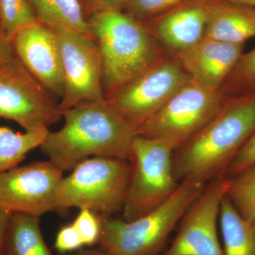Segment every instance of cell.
Masks as SVG:
<instances>
[{
  "label": "cell",
  "mask_w": 255,
  "mask_h": 255,
  "mask_svg": "<svg viewBox=\"0 0 255 255\" xmlns=\"http://www.w3.org/2000/svg\"><path fill=\"white\" fill-rule=\"evenodd\" d=\"M63 127L48 132L41 148L60 170L94 157L130 160L137 126L107 100L83 102L62 111Z\"/></svg>",
  "instance_id": "6da1fadb"
},
{
  "label": "cell",
  "mask_w": 255,
  "mask_h": 255,
  "mask_svg": "<svg viewBox=\"0 0 255 255\" xmlns=\"http://www.w3.org/2000/svg\"><path fill=\"white\" fill-rule=\"evenodd\" d=\"M255 131V93L226 97L218 115L173 151L174 177L179 182L191 179L208 183L225 176Z\"/></svg>",
  "instance_id": "7a4b0ae2"
},
{
  "label": "cell",
  "mask_w": 255,
  "mask_h": 255,
  "mask_svg": "<svg viewBox=\"0 0 255 255\" xmlns=\"http://www.w3.org/2000/svg\"><path fill=\"white\" fill-rule=\"evenodd\" d=\"M87 23L100 50L105 100L169 55L141 22L124 11L97 13Z\"/></svg>",
  "instance_id": "3957f363"
},
{
  "label": "cell",
  "mask_w": 255,
  "mask_h": 255,
  "mask_svg": "<svg viewBox=\"0 0 255 255\" xmlns=\"http://www.w3.org/2000/svg\"><path fill=\"white\" fill-rule=\"evenodd\" d=\"M207 183L185 179L157 209L132 221L102 218L101 250L107 255H157Z\"/></svg>",
  "instance_id": "277c9868"
},
{
  "label": "cell",
  "mask_w": 255,
  "mask_h": 255,
  "mask_svg": "<svg viewBox=\"0 0 255 255\" xmlns=\"http://www.w3.org/2000/svg\"><path fill=\"white\" fill-rule=\"evenodd\" d=\"M130 173L129 161L104 157L85 159L60 180L55 191V211L77 208L110 217L123 209Z\"/></svg>",
  "instance_id": "5b68a950"
},
{
  "label": "cell",
  "mask_w": 255,
  "mask_h": 255,
  "mask_svg": "<svg viewBox=\"0 0 255 255\" xmlns=\"http://www.w3.org/2000/svg\"><path fill=\"white\" fill-rule=\"evenodd\" d=\"M190 78L159 110L137 126L139 136L167 144L173 150L202 130L218 115L226 100Z\"/></svg>",
  "instance_id": "8992f818"
},
{
  "label": "cell",
  "mask_w": 255,
  "mask_h": 255,
  "mask_svg": "<svg viewBox=\"0 0 255 255\" xmlns=\"http://www.w3.org/2000/svg\"><path fill=\"white\" fill-rule=\"evenodd\" d=\"M173 149L155 139L137 136L132 146L130 182L123 206V220L132 221L163 204L179 183L172 167Z\"/></svg>",
  "instance_id": "52a82bcc"
},
{
  "label": "cell",
  "mask_w": 255,
  "mask_h": 255,
  "mask_svg": "<svg viewBox=\"0 0 255 255\" xmlns=\"http://www.w3.org/2000/svg\"><path fill=\"white\" fill-rule=\"evenodd\" d=\"M62 118L59 103L18 59L0 68V119L25 131L49 130Z\"/></svg>",
  "instance_id": "ba28073f"
},
{
  "label": "cell",
  "mask_w": 255,
  "mask_h": 255,
  "mask_svg": "<svg viewBox=\"0 0 255 255\" xmlns=\"http://www.w3.org/2000/svg\"><path fill=\"white\" fill-rule=\"evenodd\" d=\"M51 27L58 36L63 63L65 87L60 110L105 100L102 56L95 38L65 26Z\"/></svg>",
  "instance_id": "9c48e42d"
},
{
  "label": "cell",
  "mask_w": 255,
  "mask_h": 255,
  "mask_svg": "<svg viewBox=\"0 0 255 255\" xmlns=\"http://www.w3.org/2000/svg\"><path fill=\"white\" fill-rule=\"evenodd\" d=\"M190 78L179 62L169 55L106 100L138 126L159 110Z\"/></svg>",
  "instance_id": "30bf717a"
},
{
  "label": "cell",
  "mask_w": 255,
  "mask_h": 255,
  "mask_svg": "<svg viewBox=\"0 0 255 255\" xmlns=\"http://www.w3.org/2000/svg\"><path fill=\"white\" fill-rule=\"evenodd\" d=\"M63 172L49 160L16 166L0 174V208L41 217L55 211Z\"/></svg>",
  "instance_id": "8fae6325"
},
{
  "label": "cell",
  "mask_w": 255,
  "mask_h": 255,
  "mask_svg": "<svg viewBox=\"0 0 255 255\" xmlns=\"http://www.w3.org/2000/svg\"><path fill=\"white\" fill-rule=\"evenodd\" d=\"M228 185L229 178L225 176L207 183L186 211L177 236L163 255H223L217 223Z\"/></svg>",
  "instance_id": "7c38bea8"
},
{
  "label": "cell",
  "mask_w": 255,
  "mask_h": 255,
  "mask_svg": "<svg viewBox=\"0 0 255 255\" xmlns=\"http://www.w3.org/2000/svg\"><path fill=\"white\" fill-rule=\"evenodd\" d=\"M15 55L53 97L63 95L64 75L58 36L51 26L37 20L11 38Z\"/></svg>",
  "instance_id": "4fadbf2b"
},
{
  "label": "cell",
  "mask_w": 255,
  "mask_h": 255,
  "mask_svg": "<svg viewBox=\"0 0 255 255\" xmlns=\"http://www.w3.org/2000/svg\"><path fill=\"white\" fill-rule=\"evenodd\" d=\"M211 0H190L141 22L171 55L187 50L205 37Z\"/></svg>",
  "instance_id": "5bb4252c"
},
{
  "label": "cell",
  "mask_w": 255,
  "mask_h": 255,
  "mask_svg": "<svg viewBox=\"0 0 255 255\" xmlns=\"http://www.w3.org/2000/svg\"><path fill=\"white\" fill-rule=\"evenodd\" d=\"M243 43L204 37L194 46L172 55L189 77L203 86L220 90L243 53Z\"/></svg>",
  "instance_id": "9a60e30c"
},
{
  "label": "cell",
  "mask_w": 255,
  "mask_h": 255,
  "mask_svg": "<svg viewBox=\"0 0 255 255\" xmlns=\"http://www.w3.org/2000/svg\"><path fill=\"white\" fill-rule=\"evenodd\" d=\"M206 38L228 43H243L255 37V9L228 0H211Z\"/></svg>",
  "instance_id": "2e32d148"
},
{
  "label": "cell",
  "mask_w": 255,
  "mask_h": 255,
  "mask_svg": "<svg viewBox=\"0 0 255 255\" xmlns=\"http://www.w3.org/2000/svg\"><path fill=\"white\" fill-rule=\"evenodd\" d=\"M219 221L223 241V255H255V221L248 219L223 198Z\"/></svg>",
  "instance_id": "e0dca14e"
},
{
  "label": "cell",
  "mask_w": 255,
  "mask_h": 255,
  "mask_svg": "<svg viewBox=\"0 0 255 255\" xmlns=\"http://www.w3.org/2000/svg\"><path fill=\"white\" fill-rule=\"evenodd\" d=\"M2 255H54L42 236L40 217L13 214Z\"/></svg>",
  "instance_id": "ac0fdd59"
},
{
  "label": "cell",
  "mask_w": 255,
  "mask_h": 255,
  "mask_svg": "<svg viewBox=\"0 0 255 255\" xmlns=\"http://www.w3.org/2000/svg\"><path fill=\"white\" fill-rule=\"evenodd\" d=\"M37 20L92 36L80 0H27ZM94 38V37H93Z\"/></svg>",
  "instance_id": "d6986e66"
},
{
  "label": "cell",
  "mask_w": 255,
  "mask_h": 255,
  "mask_svg": "<svg viewBox=\"0 0 255 255\" xmlns=\"http://www.w3.org/2000/svg\"><path fill=\"white\" fill-rule=\"evenodd\" d=\"M48 132H14L0 127V174L16 167L31 150L41 147Z\"/></svg>",
  "instance_id": "ffe728a7"
},
{
  "label": "cell",
  "mask_w": 255,
  "mask_h": 255,
  "mask_svg": "<svg viewBox=\"0 0 255 255\" xmlns=\"http://www.w3.org/2000/svg\"><path fill=\"white\" fill-rule=\"evenodd\" d=\"M226 196L242 216L255 221V162L229 178Z\"/></svg>",
  "instance_id": "44dd1931"
},
{
  "label": "cell",
  "mask_w": 255,
  "mask_h": 255,
  "mask_svg": "<svg viewBox=\"0 0 255 255\" xmlns=\"http://www.w3.org/2000/svg\"><path fill=\"white\" fill-rule=\"evenodd\" d=\"M220 90L226 97L255 93V47L243 53Z\"/></svg>",
  "instance_id": "7402d4cb"
},
{
  "label": "cell",
  "mask_w": 255,
  "mask_h": 255,
  "mask_svg": "<svg viewBox=\"0 0 255 255\" xmlns=\"http://www.w3.org/2000/svg\"><path fill=\"white\" fill-rule=\"evenodd\" d=\"M36 21L27 0H0V28L9 39L18 30Z\"/></svg>",
  "instance_id": "603a6c76"
},
{
  "label": "cell",
  "mask_w": 255,
  "mask_h": 255,
  "mask_svg": "<svg viewBox=\"0 0 255 255\" xmlns=\"http://www.w3.org/2000/svg\"><path fill=\"white\" fill-rule=\"evenodd\" d=\"M190 0H127L123 11L144 22Z\"/></svg>",
  "instance_id": "cb8c5ba5"
},
{
  "label": "cell",
  "mask_w": 255,
  "mask_h": 255,
  "mask_svg": "<svg viewBox=\"0 0 255 255\" xmlns=\"http://www.w3.org/2000/svg\"><path fill=\"white\" fill-rule=\"evenodd\" d=\"M78 231L84 246L98 244L102 231V219L100 216L87 209L80 212L72 223Z\"/></svg>",
  "instance_id": "d4e9b609"
},
{
  "label": "cell",
  "mask_w": 255,
  "mask_h": 255,
  "mask_svg": "<svg viewBox=\"0 0 255 255\" xmlns=\"http://www.w3.org/2000/svg\"><path fill=\"white\" fill-rule=\"evenodd\" d=\"M83 246V242L73 224L61 228L55 238V248L60 253L78 251Z\"/></svg>",
  "instance_id": "484cf974"
},
{
  "label": "cell",
  "mask_w": 255,
  "mask_h": 255,
  "mask_svg": "<svg viewBox=\"0 0 255 255\" xmlns=\"http://www.w3.org/2000/svg\"><path fill=\"white\" fill-rule=\"evenodd\" d=\"M255 162V131L243 145L226 171L225 176L232 177L247 166Z\"/></svg>",
  "instance_id": "4316f807"
},
{
  "label": "cell",
  "mask_w": 255,
  "mask_h": 255,
  "mask_svg": "<svg viewBox=\"0 0 255 255\" xmlns=\"http://www.w3.org/2000/svg\"><path fill=\"white\" fill-rule=\"evenodd\" d=\"M127 0H85L83 4L86 18L106 11H123Z\"/></svg>",
  "instance_id": "83f0119b"
},
{
  "label": "cell",
  "mask_w": 255,
  "mask_h": 255,
  "mask_svg": "<svg viewBox=\"0 0 255 255\" xmlns=\"http://www.w3.org/2000/svg\"><path fill=\"white\" fill-rule=\"evenodd\" d=\"M16 57L11 40L0 29V68L12 61Z\"/></svg>",
  "instance_id": "f1b7e54d"
},
{
  "label": "cell",
  "mask_w": 255,
  "mask_h": 255,
  "mask_svg": "<svg viewBox=\"0 0 255 255\" xmlns=\"http://www.w3.org/2000/svg\"><path fill=\"white\" fill-rule=\"evenodd\" d=\"M13 213L0 208V255H3L6 236Z\"/></svg>",
  "instance_id": "f546056e"
},
{
  "label": "cell",
  "mask_w": 255,
  "mask_h": 255,
  "mask_svg": "<svg viewBox=\"0 0 255 255\" xmlns=\"http://www.w3.org/2000/svg\"><path fill=\"white\" fill-rule=\"evenodd\" d=\"M70 255H107L105 252L100 250H79V251L75 252V253Z\"/></svg>",
  "instance_id": "4dcf8cb0"
},
{
  "label": "cell",
  "mask_w": 255,
  "mask_h": 255,
  "mask_svg": "<svg viewBox=\"0 0 255 255\" xmlns=\"http://www.w3.org/2000/svg\"><path fill=\"white\" fill-rule=\"evenodd\" d=\"M228 1H232V2L237 3L245 6H250V7L255 9V0H228Z\"/></svg>",
  "instance_id": "1f68e13d"
},
{
  "label": "cell",
  "mask_w": 255,
  "mask_h": 255,
  "mask_svg": "<svg viewBox=\"0 0 255 255\" xmlns=\"http://www.w3.org/2000/svg\"><path fill=\"white\" fill-rule=\"evenodd\" d=\"M80 1H82V5H83V4H84V3H85V0H80Z\"/></svg>",
  "instance_id": "d6a6232c"
},
{
  "label": "cell",
  "mask_w": 255,
  "mask_h": 255,
  "mask_svg": "<svg viewBox=\"0 0 255 255\" xmlns=\"http://www.w3.org/2000/svg\"><path fill=\"white\" fill-rule=\"evenodd\" d=\"M0 29H1V28H0Z\"/></svg>",
  "instance_id": "836d02e7"
}]
</instances>
